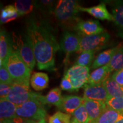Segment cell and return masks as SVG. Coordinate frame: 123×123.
<instances>
[{
  "label": "cell",
  "instance_id": "6da1fadb",
  "mask_svg": "<svg viewBox=\"0 0 123 123\" xmlns=\"http://www.w3.org/2000/svg\"><path fill=\"white\" fill-rule=\"evenodd\" d=\"M26 34L34 51L39 70H53L55 55L60 48L51 27L44 21L31 18L27 22Z\"/></svg>",
  "mask_w": 123,
  "mask_h": 123
},
{
  "label": "cell",
  "instance_id": "7a4b0ae2",
  "mask_svg": "<svg viewBox=\"0 0 123 123\" xmlns=\"http://www.w3.org/2000/svg\"><path fill=\"white\" fill-rule=\"evenodd\" d=\"M80 6L76 1L61 0L58 1L55 7L54 15L56 21L64 28L76 27L80 20L77 17Z\"/></svg>",
  "mask_w": 123,
  "mask_h": 123
},
{
  "label": "cell",
  "instance_id": "3957f363",
  "mask_svg": "<svg viewBox=\"0 0 123 123\" xmlns=\"http://www.w3.org/2000/svg\"><path fill=\"white\" fill-rule=\"evenodd\" d=\"M30 78L14 80L11 91L6 100L19 106L29 100L38 99L41 93L33 92L30 90Z\"/></svg>",
  "mask_w": 123,
  "mask_h": 123
},
{
  "label": "cell",
  "instance_id": "277c9868",
  "mask_svg": "<svg viewBox=\"0 0 123 123\" xmlns=\"http://www.w3.org/2000/svg\"><path fill=\"white\" fill-rule=\"evenodd\" d=\"M12 47L21 55L29 68L32 70L36 63L34 51L29 38L26 34H12Z\"/></svg>",
  "mask_w": 123,
  "mask_h": 123
},
{
  "label": "cell",
  "instance_id": "5b68a950",
  "mask_svg": "<svg viewBox=\"0 0 123 123\" xmlns=\"http://www.w3.org/2000/svg\"><path fill=\"white\" fill-rule=\"evenodd\" d=\"M4 64L6 66L13 80L30 78L31 70L25 63L19 53L13 49Z\"/></svg>",
  "mask_w": 123,
  "mask_h": 123
},
{
  "label": "cell",
  "instance_id": "8992f818",
  "mask_svg": "<svg viewBox=\"0 0 123 123\" xmlns=\"http://www.w3.org/2000/svg\"><path fill=\"white\" fill-rule=\"evenodd\" d=\"M16 115L25 119L39 121L45 119L46 111L43 104L39 100L32 99L17 106Z\"/></svg>",
  "mask_w": 123,
  "mask_h": 123
},
{
  "label": "cell",
  "instance_id": "52a82bcc",
  "mask_svg": "<svg viewBox=\"0 0 123 123\" xmlns=\"http://www.w3.org/2000/svg\"><path fill=\"white\" fill-rule=\"evenodd\" d=\"M110 38V34L105 31L98 34L80 36L79 47L77 53H81L87 51H93L95 52L104 49L108 45Z\"/></svg>",
  "mask_w": 123,
  "mask_h": 123
},
{
  "label": "cell",
  "instance_id": "ba28073f",
  "mask_svg": "<svg viewBox=\"0 0 123 123\" xmlns=\"http://www.w3.org/2000/svg\"><path fill=\"white\" fill-rule=\"evenodd\" d=\"M90 75V68L88 67L74 65L67 71L64 76L70 80L75 91H78L87 83Z\"/></svg>",
  "mask_w": 123,
  "mask_h": 123
},
{
  "label": "cell",
  "instance_id": "9c48e42d",
  "mask_svg": "<svg viewBox=\"0 0 123 123\" xmlns=\"http://www.w3.org/2000/svg\"><path fill=\"white\" fill-rule=\"evenodd\" d=\"M80 36L68 31H65L63 34L61 41V47L66 54L64 63L68 62L70 54L75 51H78L79 47Z\"/></svg>",
  "mask_w": 123,
  "mask_h": 123
},
{
  "label": "cell",
  "instance_id": "30bf717a",
  "mask_svg": "<svg viewBox=\"0 0 123 123\" xmlns=\"http://www.w3.org/2000/svg\"><path fill=\"white\" fill-rule=\"evenodd\" d=\"M75 30L80 36H89L104 32V29L98 21H80L77 24Z\"/></svg>",
  "mask_w": 123,
  "mask_h": 123
},
{
  "label": "cell",
  "instance_id": "8fae6325",
  "mask_svg": "<svg viewBox=\"0 0 123 123\" xmlns=\"http://www.w3.org/2000/svg\"><path fill=\"white\" fill-rule=\"evenodd\" d=\"M83 98L85 99L102 101L105 102L108 98L107 91L103 84L91 85L86 84L83 86Z\"/></svg>",
  "mask_w": 123,
  "mask_h": 123
},
{
  "label": "cell",
  "instance_id": "7c38bea8",
  "mask_svg": "<svg viewBox=\"0 0 123 123\" xmlns=\"http://www.w3.org/2000/svg\"><path fill=\"white\" fill-rule=\"evenodd\" d=\"M84 100L83 98L75 95H66L62 97L61 102L57 107L64 113L73 115L78 108L84 104Z\"/></svg>",
  "mask_w": 123,
  "mask_h": 123
},
{
  "label": "cell",
  "instance_id": "4fadbf2b",
  "mask_svg": "<svg viewBox=\"0 0 123 123\" xmlns=\"http://www.w3.org/2000/svg\"><path fill=\"white\" fill-rule=\"evenodd\" d=\"M110 3L117 31V35L123 39V1H114Z\"/></svg>",
  "mask_w": 123,
  "mask_h": 123
},
{
  "label": "cell",
  "instance_id": "5bb4252c",
  "mask_svg": "<svg viewBox=\"0 0 123 123\" xmlns=\"http://www.w3.org/2000/svg\"><path fill=\"white\" fill-rule=\"evenodd\" d=\"M79 10L80 12H86L90 14V15H92L97 19L107 20V21H113V22L114 21L113 15L108 11L105 4L104 2H101L98 5L90 7L80 6Z\"/></svg>",
  "mask_w": 123,
  "mask_h": 123
},
{
  "label": "cell",
  "instance_id": "9a60e30c",
  "mask_svg": "<svg viewBox=\"0 0 123 123\" xmlns=\"http://www.w3.org/2000/svg\"><path fill=\"white\" fill-rule=\"evenodd\" d=\"M84 105L88 113L90 120L93 121L96 120L107 107L104 101L89 99H85Z\"/></svg>",
  "mask_w": 123,
  "mask_h": 123
},
{
  "label": "cell",
  "instance_id": "2e32d148",
  "mask_svg": "<svg viewBox=\"0 0 123 123\" xmlns=\"http://www.w3.org/2000/svg\"><path fill=\"white\" fill-rule=\"evenodd\" d=\"M13 49L12 40L5 31L1 30L0 34V66L5 63Z\"/></svg>",
  "mask_w": 123,
  "mask_h": 123
},
{
  "label": "cell",
  "instance_id": "e0dca14e",
  "mask_svg": "<svg viewBox=\"0 0 123 123\" xmlns=\"http://www.w3.org/2000/svg\"><path fill=\"white\" fill-rule=\"evenodd\" d=\"M111 74L108 66H104L93 71L90 75L87 84L91 85H101L110 76Z\"/></svg>",
  "mask_w": 123,
  "mask_h": 123
},
{
  "label": "cell",
  "instance_id": "ac0fdd59",
  "mask_svg": "<svg viewBox=\"0 0 123 123\" xmlns=\"http://www.w3.org/2000/svg\"><path fill=\"white\" fill-rule=\"evenodd\" d=\"M49 78L46 73L37 72L33 73L30 78V84L35 91H42L49 86Z\"/></svg>",
  "mask_w": 123,
  "mask_h": 123
},
{
  "label": "cell",
  "instance_id": "d6986e66",
  "mask_svg": "<svg viewBox=\"0 0 123 123\" xmlns=\"http://www.w3.org/2000/svg\"><path fill=\"white\" fill-rule=\"evenodd\" d=\"M119 47V46L114 48L108 49L102 53H100L93 62V63L92 66V68H99L103 66L107 65L110 62L111 60L112 59L115 54L116 53Z\"/></svg>",
  "mask_w": 123,
  "mask_h": 123
},
{
  "label": "cell",
  "instance_id": "ffe728a7",
  "mask_svg": "<svg viewBox=\"0 0 123 123\" xmlns=\"http://www.w3.org/2000/svg\"><path fill=\"white\" fill-rule=\"evenodd\" d=\"M103 85L107 91L109 96L112 98L123 97V87L120 85L110 76L104 81Z\"/></svg>",
  "mask_w": 123,
  "mask_h": 123
},
{
  "label": "cell",
  "instance_id": "44dd1931",
  "mask_svg": "<svg viewBox=\"0 0 123 123\" xmlns=\"http://www.w3.org/2000/svg\"><path fill=\"white\" fill-rule=\"evenodd\" d=\"M61 90L59 88H55L50 90L47 95H41L38 99L43 104H53L58 107L62 99Z\"/></svg>",
  "mask_w": 123,
  "mask_h": 123
},
{
  "label": "cell",
  "instance_id": "7402d4cb",
  "mask_svg": "<svg viewBox=\"0 0 123 123\" xmlns=\"http://www.w3.org/2000/svg\"><path fill=\"white\" fill-rule=\"evenodd\" d=\"M17 106L7 100L0 101V118L1 121L5 119H10L16 116Z\"/></svg>",
  "mask_w": 123,
  "mask_h": 123
},
{
  "label": "cell",
  "instance_id": "603a6c76",
  "mask_svg": "<svg viewBox=\"0 0 123 123\" xmlns=\"http://www.w3.org/2000/svg\"><path fill=\"white\" fill-rule=\"evenodd\" d=\"M121 113V112L107 107L100 116L94 121V123H116Z\"/></svg>",
  "mask_w": 123,
  "mask_h": 123
},
{
  "label": "cell",
  "instance_id": "cb8c5ba5",
  "mask_svg": "<svg viewBox=\"0 0 123 123\" xmlns=\"http://www.w3.org/2000/svg\"><path fill=\"white\" fill-rule=\"evenodd\" d=\"M107 66L111 73H114L123 68V46H119L116 53Z\"/></svg>",
  "mask_w": 123,
  "mask_h": 123
},
{
  "label": "cell",
  "instance_id": "d4e9b609",
  "mask_svg": "<svg viewBox=\"0 0 123 123\" xmlns=\"http://www.w3.org/2000/svg\"><path fill=\"white\" fill-rule=\"evenodd\" d=\"M14 6L18 12V17L28 14L32 12L35 6L34 1L29 0H19L14 4Z\"/></svg>",
  "mask_w": 123,
  "mask_h": 123
},
{
  "label": "cell",
  "instance_id": "484cf974",
  "mask_svg": "<svg viewBox=\"0 0 123 123\" xmlns=\"http://www.w3.org/2000/svg\"><path fill=\"white\" fill-rule=\"evenodd\" d=\"M18 17V12L14 6L7 5L1 9V23L5 24L13 21Z\"/></svg>",
  "mask_w": 123,
  "mask_h": 123
},
{
  "label": "cell",
  "instance_id": "4316f807",
  "mask_svg": "<svg viewBox=\"0 0 123 123\" xmlns=\"http://www.w3.org/2000/svg\"><path fill=\"white\" fill-rule=\"evenodd\" d=\"M90 120L88 113L83 104L73 113L71 123H87Z\"/></svg>",
  "mask_w": 123,
  "mask_h": 123
},
{
  "label": "cell",
  "instance_id": "83f0119b",
  "mask_svg": "<svg viewBox=\"0 0 123 123\" xmlns=\"http://www.w3.org/2000/svg\"><path fill=\"white\" fill-rule=\"evenodd\" d=\"M95 53L93 51H87L81 53L75 62V65L88 67L93 61Z\"/></svg>",
  "mask_w": 123,
  "mask_h": 123
},
{
  "label": "cell",
  "instance_id": "f1b7e54d",
  "mask_svg": "<svg viewBox=\"0 0 123 123\" xmlns=\"http://www.w3.org/2000/svg\"><path fill=\"white\" fill-rule=\"evenodd\" d=\"M56 4L57 2H55V1H50V0L34 1L35 7H37L42 12L47 14L52 13L53 12L54 13Z\"/></svg>",
  "mask_w": 123,
  "mask_h": 123
},
{
  "label": "cell",
  "instance_id": "f546056e",
  "mask_svg": "<svg viewBox=\"0 0 123 123\" xmlns=\"http://www.w3.org/2000/svg\"><path fill=\"white\" fill-rule=\"evenodd\" d=\"M71 115L58 111L49 119V123H71Z\"/></svg>",
  "mask_w": 123,
  "mask_h": 123
},
{
  "label": "cell",
  "instance_id": "4dcf8cb0",
  "mask_svg": "<svg viewBox=\"0 0 123 123\" xmlns=\"http://www.w3.org/2000/svg\"><path fill=\"white\" fill-rule=\"evenodd\" d=\"M105 104L107 107L121 113H123V97L112 98L108 96L105 101Z\"/></svg>",
  "mask_w": 123,
  "mask_h": 123
},
{
  "label": "cell",
  "instance_id": "1f68e13d",
  "mask_svg": "<svg viewBox=\"0 0 123 123\" xmlns=\"http://www.w3.org/2000/svg\"><path fill=\"white\" fill-rule=\"evenodd\" d=\"M14 80L9 74L8 70L5 64L0 66V81L1 83L12 84Z\"/></svg>",
  "mask_w": 123,
  "mask_h": 123
},
{
  "label": "cell",
  "instance_id": "d6a6232c",
  "mask_svg": "<svg viewBox=\"0 0 123 123\" xmlns=\"http://www.w3.org/2000/svg\"><path fill=\"white\" fill-rule=\"evenodd\" d=\"M37 121L21 117L16 115L10 119L4 120L3 121H1V123H35Z\"/></svg>",
  "mask_w": 123,
  "mask_h": 123
},
{
  "label": "cell",
  "instance_id": "836d02e7",
  "mask_svg": "<svg viewBox=\"0 0 123 123\" xmlns=\"http://www.w3.org/2000/svg\"><path fill=\"white\" fill-rule=\"evenodd\" d=\"M12 88V84L1 83L0 84V98L1 100L6 99Z\"/></svg>",
  "mask_w": 123,
  "mask_h": 123
},
{
  "label": "cell",
  "instance_id": "e575fe53",
  "mask_svg": "<svg viewBox=\"0 0 123 123\" xmlns=\"http://www.w3.org/2000/svg\"><path fill=\"white\" fill-rule=\"evenodd\" d=\"M61 88L63 90L67 91H75V90L74 89L73 85H72L70 80H69L66 76H64L63 78L62 79L61 83Z\"/></svg>",
  "mask_w": 123,
  "mask_h": 123
},
{
  "label": "cell",
  "instance_id": "d590c367",
  "mask_svg": "<svg viewBox=\"0 0 123 123\" xmlns=\"http://www.w3.org/2000/svg\"><path fill=\"white\" fill-rule=\"evenodd\" d=\"M112 77L117 83L123 87V68L113 73Z\"/></svg>",
  "mask_w": 123,
  "mask_h": 123
},
{
  "label": "cell",
  "instance_id": "8d00e7d4",
  "mask_svg": "<svg viewBox=\"0 0 123 123\" xmlns=\"http://www.w3.org/2000/svg\"><path fill=\"white\" fill-rule=\"evenodd\" d=\"M116 123H123V113H121V116H120L119 119L116 121Z\"/></svg>",
  "mask_w": 123,
  "mask_h": 123
},
{
  "label": "cell",
  "instance_id": "74e56055",
  "mask_svg": "<svg viewBox=\"0 0 123 123\" xmlns=\"http://www.w3.org/2000/svg\"><path fill=\"white\" fill-rule=\"evenodd\" d=\"M35 123H46L45 119H44L41 120H40L39 121H37V122H36Z\"/></svg>",
  "mask_w": 123,
  "mask_h": 123
},
{
  "label": "cell",
  "instance_id": "f35d334b",
  "mask_svg": "<svg viewBox=\"0 0 123 123\" xmlns=\"http://www.w3.org/2000/svg\"><path fill=\"white\" fill-rule=\"evenodd\" d=\"M94 123V121H91V120H90L88 121V123Z\"/></svg>",
  "mask_w": 123,
  "mask_h": 123
}]
</instances>
